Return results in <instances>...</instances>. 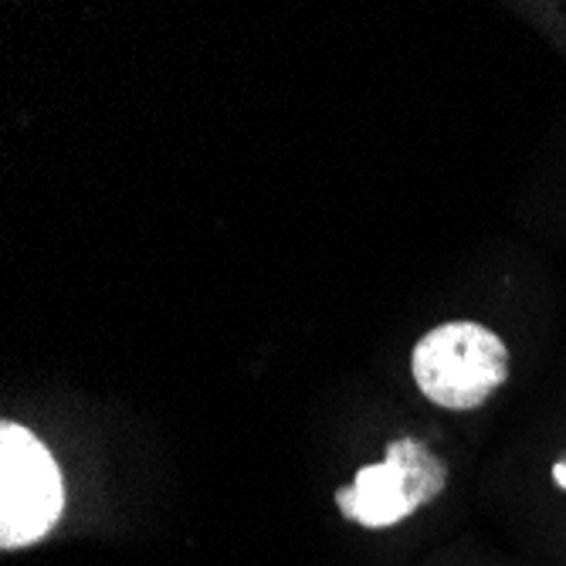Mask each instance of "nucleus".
<instances>
[{
	"instance_id": "4",
	"label": "nucleus",
	"mask_w": 566,
	"mask_h": 566,
	"mask_svg": "<svg viewBox=\"0 0 566 566\" xmlns=\"http://www.w3.org/2000/svg\"><path fill=\"white\" fill-rule=\"evenodd\" d=\"M553 479H556V485L566 489V465H556V469H553Z\"/></svg>"
},
{
	"instance_id": "1",
	"label": "nucleus",
	"mask_w": 566,
	"mask_h": 566,
	"mask_svg": "<svg viewBox=\"0 0 566 566\" xmlns=\"http://www.w3.org/2000/svg\"><path fill=\"white\" fill-rule=\"evenodd\" d=\"M410 370L421 394L438 407L472 410L509 380V349L479 323H448L421 336Z\"/></svg>"
},
{
	"instance_id": "3",
	"label": "nucleus",
	"mask_w": 566,
	"mask_h": 566,
	"mask_svg": "<svg viewBox=\"0 0 566 566\" xmlns=\"http://www.w3.org/2000/svg\"><path fill=\"white\" fill-rule=\"evenodd\" d=\"M444 482V461L428 444L403 438L387 448L380 465L359 469L356 482L336 492V505L346 520L367 530H384L407 520L424 502L438 499Z\"/></svg>"
},
{
	"instance_id": "2",
	"label": "nucleus",
	"mask_w": 566,
	"mask_h": 566,
	"mask_svg": "<svg viewBox=\"0 0 566 566\" xmlns=\"http://www.w3.org/2000/svg\"><path fill=\"white\" fill-rule=\"evenodd\" d=\"M65 509L62 472L51 451L21 424L0 428V546L44 539Z\"/></svg>"
}]
</instances>
